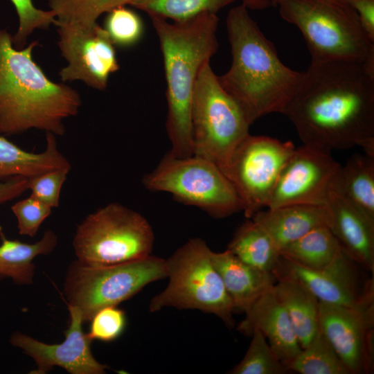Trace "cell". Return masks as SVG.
<instances>
[{
  "label": "cell",
  "instance_id": "1",
  "mask_svg": "<svg viewBox=\"0 0 374 374\" xmlns=\"http://www.w3.org/2000/svg\"><path fill=\"white\" fill-rule=\"evenodd\" d=\"M303 145L362 148L374 156V69L356 62H311L285 107Z\"/></svg>",
  "mask_w": 374,
  "mask_h": 374
},
{
  "label": "cell",
  "instance_id": "2",
  "mask_svg": "<svg viewBox=\"0 0 374 374\" xmlns=\"http://www.w3.org/2000/svg\"><path fill=\"white\" fill-rule=\"evenodd\" d=\"M38 45L33 41L17 48L12 35L0 27V134L38 130L62 136L64 121L79 112V93L50 80L35 62L33 51Z\"/></svg>",
  "mask_w": 374,
  "mask_h": 374
},
{
  "label": "cell",
  "instance_id": "3",
  "mask_svg": "<svg viewBox=\"0 0 374 374\" xmlns=\"http://www.w3.org/2000/svg\"><path fill=\"white\" fill-rule=\"evenodd\" d=\"M226 26L232 62L224 74L217 75L221 86L238 103L251 125L264 115L282 114L303 72L280 61L274 45L242 3L229 11Z\"/></svg>",
  "mask_w": 374,
  "mask_h": 374
},
{
  "label": "cell",
  "instance_id": "4",
  "mask_svg": "<svg viewBox=\"0 0 374 374\" xmlns=\"http://www.w3.org/2000/svg\"><path fill=\"white\" fill-rule=\"evenodd\" d=\"M163 55L168 114L166 127L174 157L193 155L190 110L194 87L204 64L218 48L217 13L171 21L149 16Z\"/></svg>",
  "mask_w": 374,
  "mask_h": 374
},
{
  "label": "cell",
  "instance_id": "5",
  "mask_svg": "<svg viewBox=\"0 0 374 374\" xmlns=\"http://www.w3.org/2000/svg\"><path fill=\"white\" fill-rule=\"evenodd\" d=\"M276 6L301 32L311 62H356L374 69V41L348 0H279Z\"/></svg>",
  "mask_w": 374,
  "mask_h": 374
},
{
  "label": "cell",
  "instance_id": "6",
  "mask_svg": "<svg viewBox=\"0 0 374 374\" xmlns=\"http://www.w3.org/2000/svg\"><path fill=\"white\" fill-rule=\"evenodd\" d=\"M212 251L199 238L188 240L166 259V287L155 295L148 310L171 307L215 314L233 327L234 308L211 260Z\"/></svg>",
  "mask_w": 374,
  "mask_h": 374
},
{
  "label": "cell",
  "instance_id": "7",
  "mask_svg": "<svg viewBox=\"0 0 374 374\" xmlns=\"http://www.w3.org/2000/svg\"><path fill=\"white\" fill-rule=\"evenodd\" d=\"M190 121L193 154L212 161L226 175L235 150L249 134L251 123L221 86L210 62L202 67L194 87Z\"/></svg>",
  "mask_w": 374,
  "mask_h": 374
},
{
  "label": "cell",
  "instance_id": "8",
  "mask_svg": "<svg viewBox=\"0 0 374 374\" xmlns=\"http://www.w3.org/2000/svg\"><path fill=\"white\" fill-rule=\"evenodd\" d=\"M166 278V260L152 255L107 265L75 260L69 267L64 292L68 305L80 310L84 323L102 308L117 306L146 285Z\"/></svg>",
  "mask_w": 374,
  "mask_h": 374
},
{
  "label": "cell",
  "instance_id": "9",
  "mask_svg": "<svg viewBox=\"0 0 374 374\" xmlns=\"http://www.w3.org/2000/svg\"><path fill=\"white\" fill-rule=\"evenodd\" d=\"M154 234L146 218L113 202L88 215L73 240L79 262L91 265L118 264L151 255Z\"/></svg>",
  "mask_w": 374,
  "mask_h": 374
},
{
  "label": "cell",
  "instance_id": "10",
  "mask_svg": "<svg viewBox=\"0 0 374 374\" xmlns=\"http://www.w3.org/2000/svg\"><path fill=\"white\" fill-rule=\"evenodd\" d=\"M149 190L171 194L178 202L197 207L215 218L242 211L231 181L212 161L192 155L179 158L166 153L156 168L145 175Z\"/></svg>",
  "mask_w": 374,
  "mask_h": 374
},
{
  "label": "cell",
  "instance_id": "11",
  "mask_svg": "<svg viewBox=\"0 0 374 374\" xmlns=\"http://www.w3.org/2000/svg\"><path fill=\"white\" fill-rule=\"evenodd\" d=\"M295 148L291 141L250 134L238 145L226 175L247 219L267 208L281 172Z\"/></svg>",
  "mask_w": 374,
  "mask_h": 374
},
{
  "label": "cell",
  "instance_id": "12",
  "mask_svg": "<svg viewBox=\"0 0 374 374\" xmlns=\"http://www.w3.org/2000/svg\"><path fill=\"white\" fill-rule=\"evenodd\" d=\"M272 273L296 280L325 303L350 308L374 305V274L344 251L321 269L305 268L280 256Z\"/></svg>",
  "mask_w": 374,
  "mask_h": 374
},
{
  "label": "cell",
  "instance_id": "13",
  "mask_svg": "<svg viewBox=\"0 0 374 374\" xmlns=\"http://www.w3.org/2000/svg\"><path fill=\"white\" fill-rule=\"evenodd\" d=\"M57 44L67 65L59 72L62 82L82 81L103 91L111 74L120 66L115 45L104 28L98 24L78 26L55 24Z\"/></svg>",
  "mask_w": 374,
  "mask_h": 374
},
{
  "label": "cell",
  "instance_id": "14",
  "mask_svg": "<svg viewBox=\"0 0 374 374\" xmlns=\"http://www.w3.org/2000/svg\"><path fill=\"white\" fill-rule=\"evenodd\" d=\"M341 167L330 151L306 145L296 148L281 172L267 208L324 205Z\"/></svg>",
  "mask_w": 374,
  "mask_h": 374
},
{
  "label": "cell",
  "instance_id": "15",
  "mask_svg": "<svg viewBox=\"0 0 374 374\" xmlns=\"http://www.w3.org/2000/svg\"><path fill=\"white\" fill-rule=\"evenodd\" d=\"M319 329L350 374L374 370V305L350 308L319 302Z\"/></svg>",
  "mask_w": 374,
  "mask_h": 374
},
{
  "label": "cell",
  "instance_id": "16",
  "mask_svg": "<svg viewBox=\"0 0 374 374\" xmlns=\"http://www.w3.org/2000/svg\"><path fill=\"white\" fill-rule=\"evenodd\" d=\"M68 306L70 323L62 343L46 344L21 332H14L10 337V344L21 348L36 363L37 368L30 373L44 374L54 366L62 367L71 374L105 373L107 366L98 362L91 352L92 340L83 332L80 310Z\"/></svg>",
  "mask_w": 374,
  "mask_h": 374
},
{
  "label": "cell",
  "instance_id": "17",
  "mask_svg": "<svg viewBox=\"0 0 374 374\" xmlns=\"http://www.w3.org/2000/svg\"><path fill=\"white\" fill-rule=\"evenodd\" d=\"M337 179L324 204L328 227L341 250L374 274V224L345 197L338 187Z\"/></svg>",
  "mask_w": 374,
  "mask_h": 374
},
{
  "label": "cell",
  "instance_id": "18",
  "mask_svg": "<svg viewBox=\"0 0 374 374\" xmlns=\"http://www.w3.org/2000/svg\"><path fill=\"white\" fill-rule=\"evenodd\" d=\"M273 286L244 312L245 318L239 323L237 330L247 336H251L254 330H259L272 350L285 364L302 348L289 315L277 298Z\"/></svg>",
  "mask_w": 374,
  "mask_h": 374
},
{
  "label": "cell",
  "instance_id": "19",
  "mask_svg": "<svg viewBox=\"0 0 374 374\" xmlns=\"http://www.w3.org/2000/svg\"><path fill=\"white\" fill-rule=\"evenodd\" d=\"M211 260L235 312H245L276 283L272 272L264 271L246 264L227 249L222 252L212 251Z\"/></svg>",
  "mask_w": 374,
  "mask_h": 374
},
{
  "label": "cell",
  "instance_id": "20",
  "mask_svg": "<svg viewBox=\"0 0 374 374\" xmlns=\"http://www.w3.org/2000/svg\"><path fill=\"white\" fill-rule=\"evenodd\" d=\"M251 218L266 230L279 250L315 228L328 226V220L325 205L312 204L267 208Z\"/></svg>",
  "mask_w": 374,
  "mask_h": 374
},
{
  "label": "cell",
  "instance_id": "21",
  "mask_svg": "<svg viewBox=\"0 0 374 374\" xmlns=\"http://www.w3.org/2000/svg\"><path fill=\"white\" fill-rule=\"evenodd\" d=\"M69 160L58 150L55 135L46 133V148L39 153L25 151L0 136V180L12 177L28 179L60 168L71 170Z\"/></svg>",
  "mask_w": 374,
  "mask_h": 374
},
{
  "label": "cell",
  "instance_id": "22",
  "mask_svg": "<svg viewBox=\"0 0 374 374\" xmlns=\"http://www.w3.org/2000/svg\"><path fill=\"white\" fill-rule=\"evenodd\" d=\"M275 277L274 291L289 315L301 348H304L319 330V301L296 280L285 276Z\"/></svg>",
  "mask_w": 374,
  "mask_h": 374
},
{
  "label": "cell",
  "instance_id": "23",
  "mask_svg": "<svg viewBox=\"0 0 374 374\" xmlns=\"http://www.w3.org/2000/svg\"><path fill=\"white\" fill-rule=\"evenodd\" d=\"M0 279L10 278L19 285L30 284L35 273L33 260L51 253L57 244V237L46 230L42 239L33 244L6 239L0 229Z\"/></svg>",
  "mask_w": 374,
  "mask_h": 374
},
{
  "label": "cell",
  "instance_id": "24",
  "mask_svg": "<svg viewBox=\"0 0 374 374\" xmlns=\"http://www.w3.org/2000/svg\"><path fill=\"white\" fill-rule=\"evenodd\" d=\"M337 185L345 197L374 224V156H351L341 167Z\"/></svg>",
  "mask_w": 374,
  "mask_h": 374
},
{
  "label": "cell",
  "instance_id": "25",
  "mask_svg": "<svg viewBox=\"0 0 374 374\" xmlns=\"http://www.w3.org/2000/svg\"><path fill=\"white\" fill-rule=\"evenodd\" d=\"M227 249L246 264L267 272H272L280 257L271 237L251 218L238 228Z\"/></svg>",
  "mask_w": 374,
  "mask_h": 374
},
{
  "label": "cell",
  "instance_id": "26",
  "mask_svg": "<svg viewBox=\"0 0 374 374\" xmlns=\"http://www.w3.org/2000/svg\"><path fill=\"white\" fill-rule=\"evenodd\" d=\"M342 251L329 228L324 225L281 248L280 256L305 268L321 269Z\"/></svg>",
  "mask_w": 374,
  "mask_h": 374
},
{
  "label": "cell",
  "instance_id": "27",
  "mask_svg": "<svg viewBox=\"0 0 374 374\" xmlns=\"http://www.w3.org/2000/svg\"><path fill=\"white\" fill-rule=\"evenodd\" d=\"M285 365L290 372L301 374H350L320 329L310 343Z\"/></svg>",
  "mask_w": 374,
  "mask_h": 374
},
{
  "label": "cell",
  "instance_id": "28",
  "mask_svg": "<svg viewBox=\"0 0 374 374\" xmlns=\"http://www.w3.org/2000/svg\"><path fill=\"white\" fill-rule=\"evenodd\" d=\"M134 0H48L55 24L92 26L103 13L119 6L130 5Z\"/></svg>",
  "mask_w": 374,
  "mask_h": 374
},
{
  "label": "cell",
  "instance_id": "29",
  "mask_svg": "<svg viewBox=\"0 0 374 374\" xmlns=\"http://www.w3.org/2000/svg\"><path fill=\"white\" fill-rule=\"evenodd\" d=\"M237 0H134L130 6L171 21L184 20L203 12L217 13Z\"/></svg>",
  "mask_w": 374,
  "mask_h": 374
},
{
  "label": "cell",
  "instance_id": "30",
  "mask_svg": "<svg viewBox=\"0 0 374 374\" xmlns=\"http://www.w3.org/2000/svg\"><path fill=\"white\" fill-rule=\"evenodd\" d=\"M249 348L230 374H285L291 373L271 348L264 335L254 330Z\"/></svg>",
  "mask_w": 374,
  "mask_h": 374
},
{
  "label": "cell",
  "instance_id": "31",
  "mask_svg": "<svg viewBox=\"0 0 374 374\" xmlns=\"http://www.w3.org/2000/svg\"><path fill=\"white\" fill-rule=\"evenodd\" d=\"M104 28L115 46L128 47L141 38L143 24L138 14L123 6L108 12Z\"/></svg>",
  "mask_w": 374,
  "mask_h": 374
},
{
  "label": "cell",
  "instance_id": "32",
  "mask_svg": "<svg viewBox=\"0 0 374 374\" xmlns=\"http://www.w3.org/2000/svg\"><path fill=\"white\" fill-rule=\"evenodd\" d=\"M18 15V28L12 35V42L17 48L25 47L28 37L36 29L46 30L55 24V17L51 10L37 8L33 0H10Z\"/></svg>",
  "mask_w": 374,
  "mask_h": 374
},
{
  "label": "cell",
  "instance_id": "33",
  "mask_svg": "<svg viewBox=\"0 0 374 374\" xmlns=\"http://www.w3.org/2000/svg\"><path fill=\"white\" fill-rule=\"evenodd\" d=\"M11 210L17 218L19 234L33 237L51 215L52 208L30 195L13 204Z\"/></svg>",
  "mask_w": 374,
  "mask_h": 374
},
{
  "label": "cell",
  "instance_id": "34",
  "mask_svg": "<svg viewBox=\"0 0 374 374\" xmlns=\"http://www.w3.org/2000/svg\"><path fill=\"white\" fill-rule=\"evenodd\" d=\"M87 333L91 339L112 341L121 336L126 325L125 313L116 306H109L98 311L91 319Z\"/></svg>",
  "mask_w": 374,
  "mask_h": 374
},
{
  "label": "cell",
  "instance_id": "35",
  "mask_svg": "<svg viewBox=\"0 0 374 374\" xmlns=\"http://www.w3.org/2000/svg\"><path fill=\"white\" fill-rule=\"evenodd\" d=\"M70 169L52 170L28 179L31 196L48 205L57 207L63 184Z\"/></svg>",
  "mask_w": 374,
  "mask_h": 374
},
{
  "label": "cell",
  "instance_id": "36",
  "mask_svg": "<svg viewBox=\"0 0 374 374\" xmlns=\"http://www.w3.org/2000/svg\"><path fill=\"white\" fill-rule=\"evenodd\" d=\"M357 12L362 27L374 41V0H348Z\"/></svg>",
  "mask_w": 374,
  "mask_h": 374
},
{
  "label": "cell",
  "instance_id": "37",
  "mask_svg": "<svg viewBox=\"0 0 374 374\" xmlns=\"http://www.w3.org/2000/svg\"><path fill=\"white\" fill-rule=\"evenodd\" d=\"M28 190V179L12 177L0 181V204L11 201Z\"/></svg>",
  "mask_w": 374,
  "mask_h": 374
},
{
  "label": "cell",
  "instance_id": "38",
  "mask_svg": "<svg viewBox=\"0 0 374 374\" xmlns=\"http://www.w3.org/2000/svg\"><path fill=\"white\" fill-rule=\"evenodd\" d=\"M242 4L248 9L262 10L271 6L269 0H242Z\"/></svg>",
  "mask_w": 374,
  "mask_h": 374
},
{
  "label": "cell",
  "instance_id": "39",
  "mask_svg": "<svg viewBox=\"0 0 374 374\" xmlns=\"http://www.w3.org/2000/svg\"><path fill=\"white\" fill-rule=\"evenodd\" d=\"M269 1L271 2V5L276 6L279 0H269Z\"/></svg>",
  "mask_w": 374,
  "mask_h": 374
}]
</instances>
